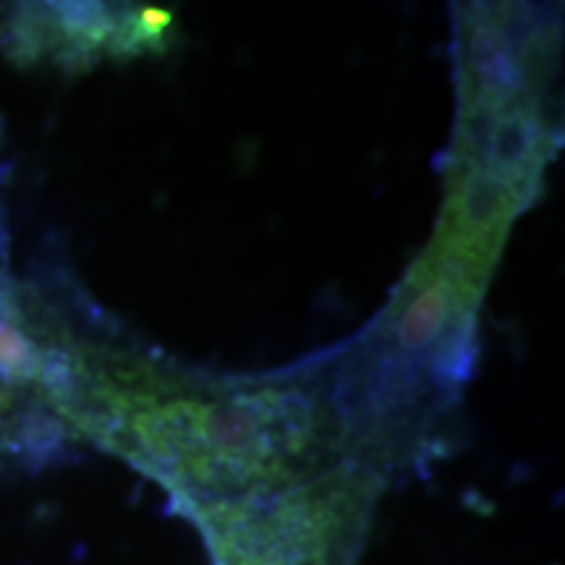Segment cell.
<instances>
[{
    "label": "cell",
    "mask_w": 565,
    "mask_h": 565,
    "mask_svg": "<svg viewBox=\"0 0 565 565\" xmlns=\"http://www.w3.org/2000/svg\"><path fill=\"white\" fill-rule=\"evenodd\" d=\"M3 242H6V238H3V231H0V267H6L3 263H6V254H3Z\"/></svg>",
    "instance_id": "2"
},
{
    "label": "cell",
    "mask_w": 565,
    "mask_h": 565,
    "mask_svg": "<svg viewBox=\"0 0 565 565\" xmlns=\"http://www.w3.org/2000/svg\"><path fill=\"white\" fill-rule=\"evenodd\" d=\"M79 341L58 307L0 267V454L45 450L71 433Z\"/></svg>",
    "instance_id": "1"
}]
</instances>
